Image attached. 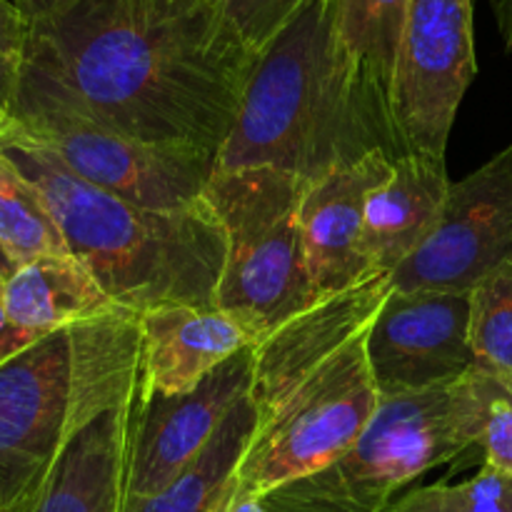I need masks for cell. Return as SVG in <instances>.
Wrapping results in <instances>:
<instances>
[{"label": "cell", "instance_id": "1", "mask_svg": "<svg viewBox=\"0 0 512 512\" xmlns=\"http://www.w3.org/2000/svg\"><path fill=\"white\" fill-rule=\"evenodd\" d=\"M255 58L220 0H78L25 28L20 63L115 133L218 155Z\"/></svg>", "mask_w": 512, "mask_h": 512}, {"label": "cell", "instance_id": "2", "mask_svg": "<svg viewBox=\"0 0 512 512\" xmlns=\"http://www.w3.org/2000/svg\"><path fill=\"white\" fill-rule=\"evenodd\" d=\"M388 273L318 300L253 345L255 433L235 480L263 498L333 463L378 410L368 333L390 293Z\"/></svg>", "mask_w": 512, "mask_h": 512}, {"label": "cell", "instance_id": "3", "mask_svg": "<svg viewBox=\"0 0 512 512\" xmlns=\"http://www.w3.org/2000/svg\"><path fill=\"white\" fill-rule=\"evenodd\" d=\"M373 150L400 155L390 110L340 38L338 0H308L255 58L218 170L268 165L315 183Z\"/></svg>", "mask_w": 512, "mask_h": 512}, {"label": "cell", "instance_id": "4", "mask_svg": "<svg viewBox=\"0 0 512 512\" xmlns=\"http://www.w3.org/2000/svg\"><path fill=\"white\" fill-rule=\"evenodd\" d=\"M43 193L73 258L135 315L168 305L218 308L228 240L213 208L150 210L93 188L45 150L5 143Z\"/></svg>", "mask_w": 512, "mask_h": 512}, {"label": "cell", "instance_id": "5", "mask_svg": "<svg viewBox=\"0 0 512 512\" xmlns=\"http://www.w3.org/2000/svg\"><path fill=\"white\" fill-rule=\"evenodd\" d=\"M143 375L135 313L60 328L0 363V512H35L75 435Z\"/></svg>", "mask_w": 512, "mask_h": 512}, {"label": "cell", "instance_id": "6", "mask_svg": "<svg viewBox=\"0 0 512 512\" xmlns=\"http://www.w3.org/2000/svg\"><path fill=\"white\" fill-rule=\"evenodd\" d=\"M508 388L475 365L443 388L383 398L348 450L265 493L263 505L268 512H385L403 485L480 448L490 408Z\"/></svg>", "mask_w": 512, "mask_h": 512}, {"label": "cell", "instance_id": "7", "mask_svg": "<svg viewBox=\"0 0 512 512\" xmlns=\"http://www.w3.org/2000/svg\"><path fill=\"white\" fill-rule=\"evenodd\" d=\"M305 180L278 168L218 170L205 200L228 240L215 305L258 343L318 303L300 235Z\"/></svg>", "mask_w": 512, "mask_h": 512}, {"label": "cell", "instance_id": "8", "mask_svg": "<svg viewBox=\"0 0 512 512\" xmlns=\"http://www.w3.org/2000/svg\"><path fill=\"white\" fill-rule=\"evenodd\" d=\"M5 143L45 150L93 188L150 210L203 208L205 188L218 173V155L140 143L105 128L23 63Z\"/></svg>", "mask_w": 512, "mask_h": 512}, {"label": "cell", "instance_id": "9", "mask_svg": "<svg viewBox=\"0 0 512 512\" xmlns=\"http://www.w3.org/2000/svg\"><path fill=\"white\" fill-rule=\"evenodd\" d=\"M475 75L473 0H410L390 93L400 155L445 158L455 115Z\"/></svg>", "mask_w": 512, "mask_h": 512}, {"label": "cell", "instance_id": "10", "mask_svg": "<svg viewBox=\"0 0 512 512\" xmlns=\"http://www.w3.org/2000/svg\"><path fill=\"white\" fill-rule=\"evenodd\" d=\"M512 263V143L450 183L430 238L390 273L400 293H470Z\"/></svg>", "mask_w": 512, "mask_h": 512}, {"label": "cell", "instance_id": "11", "mask_svg": "<svg viewBox=\"0 0 512 512\" xmlns=\"http://www.w3.org/2000/svg\"><path fill=\"white\" fill-rule=\"evenodd\" d=\"M470 293L390 288L368 333V363L380 400L455 383L478 365L470 343Z\"/></svg>", "mask_w": 512, "mask_h": 512}, {"label": "cell", "instance_id": "12", "mask_svg": "<svg viewBox=\"0 0 512 512\" xmlns=\"http://www.w3.org/2000/svg\"><path fill=\"white\" fill-rule=\"evenodd\" d=\"M253 385V345L178 395L145 388L130 455L128 498L158 493L213 440L230 410Z\"/></svg>", "mask_w": 512, "mask_h": 512}, {"label": "cell", "instance_id": "13", "mask_svg": "<svg viewBox=\"0 0 512 512\" xmlns=\"http://www.w3.org/2000/svg\"><path fill=\"white\" fill-rule=\"evenodd\" d=\"M393 155L373 150L305 185L300 203V235L310 283L320 300L365 283L373 273L365 255V205L388 180Z\"/></svg>", "mask_w": 512, "mask_h": 512}, {"label": "cell", "instance_id": "14", "mask_svg": "<svg viewBox=\"0 0 512 512\" xmlns=\"http://www.w3.org/2000/svg\"><path fill=\"white\" fill-rule=\"evenodd\" d=\"M145 375L65 450L35 512H123Z\"/></svg>", "mask_w": 512, "mask_h": 512}, {"label": "cell", "instance_id": "15", "mask_svg": "<svg viewBox=\"0 0 512 512\" xmlns=\"http://www.w3.org/2000/svg\"><path fill=\"white\" fill-rule=\"evenodd\" d=\"M138 320L145 388L153 393H188L218 365L255 345L253 335L220 308L168 305Z\"/></svg>", "mask_w": 512, "mask_h": 512}, {"label": "cell", "instance_id": "16", "mask_svg": "<svg viewBox=\"0 0 512 512\" xmlns=\"http://www.w3.org/2000/svg\"><path fill=\"white\" fill-rule=\"evenodd\" d=\"M445 158L403 153L365 205V255L373 273H393L438 225L448 200Z\"/></svg>", "mask_w": 512, "mask_h": 512}, {"label": "cell", "instance_id": "17", "mask_svg": "<svg viewBox=\"0 0 512 512\" xmlns=\"http://www.w3.org/2000/svg\"><path fill=\"white\" fill-rule=\"evenodd\" d=\"M3 300L10 323L33 338L130 313L73 255H50L18 268L5 280Z\"/></svg>", "mask_w": 512, "mask_h": 512}, {"label": "cell", "instance_id": "18", "mask_svg": "<svg viewBox=\"0 0 512 512\" xmlns=\"http://www.w3.org/2000/svg\"><path fill=\"white\" fill-rule=\"evenodd\" d=\"M255 403L250 393L235 405L208 448L180 470L165 488L145 498H128L123 512H210L238 473L255 433Z\"/></svg>", "mask_w": 512, "mask_h": 512}, {"label": "cell", "instance_id": "19", "mask_svg": "<svg viewBox=\"0 0 512 512\" xmlns=\"http://www.w3.org/2000/svg\"><path fill=\"white\" fill-rule=\"evenodd\" d=\"M410 0H338V28L355 68L390 110L395 63Z\"/></svg>", "mask_w": 512, "mask_h": 512}, {"label": "cell", "instance_id": "20", "mask_svg": "<svg viewBox=\"0 0 512 512\" xmlns=\"http://www.w3.org/2000/svg\"><path fill=\"white\" fill-rule=\"evenodd\" d=\"M0 245L15 270L50 255H70L43 193L0 148Z\"/></svg>", "mask_w": 512, "mask_h": 512}, {"label": "cell", "instance_id": "21", "mask_svg": "<svg viewBox=\"0 0 512 512\" xmlns=\"http://www.w3.org/2000/svg\"><path fill=\"white\" fill-rule=\"evenodd\" d=\"M470 343L478 368L498 375L512 388V263L470 290Z\"/></svg>", "mask_w": 512, "mask_h": 512}, {"label": "cell", "instance_id": "22", "mask_svg": "<svg viewBox=\"0 0 512 512\" xmlns=\"http://www.w3.org/2000/svg\"><path fill=\"white\" fill-rule=\"evenodd\" d=\"M385 512H512V475L483 465L465 483H435L393 500Z\"/></svg>", "mask_w": 512, "mask_h": 512}, {"label": "cell", "instance_id": "23", "mask_svg": "<svg viewBox=\"0 0 512 512\" xmlns=\"http://www.w3.org/2000/svg\"><path fill=\"white\" fill-rule=\"evenodd\" d=\"M305 3L308 0H220L225 18L255 55L283 30V25Z\"/></svg>", "mask_w": 512, "mask_h": 512}, {"label": "cell", "instance_id": "24", "mask_svg": "<svg viewBox=\"0 0 512 512\" xmlns=\"http://www.w3.org/2000/svg\"><path fill=\"white\" fill-rule=\"evenodd\" d=\"M480 450H483V465L512 475V388L505 390L490 408Z\"/></svg>", "mask_w": 512, "mask_h": 512}, {"label": "cell", "instance_id": "25", "mask_svg": "<svg viewBox=\"0 0 512 512\" xmlns=\"http://www.w3.org/2000/svg\"><path fill=\"white\" fill-rule=\"evenodd\" d=\"M25 45V23L10 0H0V58L20 60Z\"/></svg>", "mask_w": 512, "mask_h": 512}, {"label": "cell", "instance_id": "26", "mask_svg": "<svg viewBox=\"0 0 512 512\" xmlns=\"http://www.w3.org/2000/svg\"><path fill=\"white\" fill-rule=\"evenodd\" d=\"M20 60L0 58V145L13 128L15 90H18Z\"/></svg>", "mask_w": 512, "mask_h": 512}, {"label": "cell", "instance_id": "27", "mask_svg": "<svg viewBox=\"0 0 512 512\" xmlns=\"http://www.w3.org/2000/svg\"><path fill=\"white\" fill-rule=\"evenodd\" d=\"M210 512H268V508L263 505V498L243 490L238 485V480L233 478Z\"/></svg>", "mask_w": 512, "mask_h": 512}, {"label": "cell", "instance_id": "28", "mask_svg": "<svg viewBox=\"0 0 512 512\" xmlns=\"http://www.w3.org/2000/svg\"><path fill=\"white\" fill-rule=\"evenodd\" d=\"M78 0H13V5L18 8L20 18H23L25 28L33 23H43V20L55 18V15L65 13L68 8Z\"/></svg>", "mask_w": 512, "mask_h": 512}, {"label": "cell", "instance_id": "29", "mask_svg": "<svg viewBox=\"0 0 512 512\" xmlns=\"http://www.w3.org/2000/svg\"><path fill=\"white\" fill-rule=\"evenodd\" d=\"M3 285L5 280L0 278V363H5L10 355L20 353V350H23L25 345L33 343V340H38L33 338V335L20 333V330L8 320V313H5V300H3Z\"/></svg>", "mask_w": 512, "mask_h": 512}, {"label": "cell", "instance_id": "30", "mask_svg": "<svg viewBox=\"0 0 512 512\" xmlns=\"http://www.w3.org/2000/svg\"><path fill=\"white\" fill-rule=\"evenodd\" d=\"M505 50H512V0H488Z\"/></svg>", "mask_w": 512, "mask_h": 512}, {"label": "cell", "instance_id": "31", "mask_svg": "<svg viewBox=\"0 0 512 512\" xmlns=\"http://www.w3.org/2000/svg\"><path fill=\"white\" fill-rule=\"evenodd\" d=\"M13 273H15V265L10 263V258L5 255V250H3V245H0V278L8 280Z\"/></svg>", "mask_w": 512, "mask_h": 512}]
</instances>
